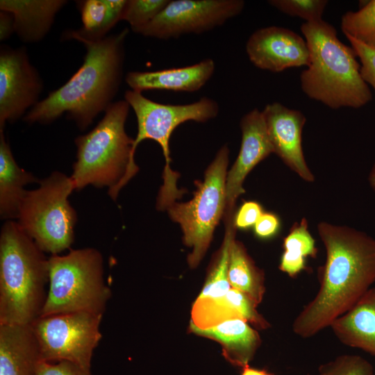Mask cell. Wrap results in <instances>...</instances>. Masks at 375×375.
Listing matches in <instances>:
<instances>
[{"label": "cell", "mask_w": 375, "mask_h": 375, "mask_svg": "<svg viewBox=\"0 0 375 375\" xmlns=\"http://www.w3.org/2000/svg\"><path fill=\"white\" fill-rule=\"evenodd\" d=\"M325 251L319 288L293 321V333L311 338L350 310L375 282V238L354 228L321 222Z\"/></svg>", "instance_id": "6da1fadb"}, {"label": "cell", "mask_w": 375, "mask_h": 375, "mask_svg": "<svg viewBox=\"0 0 375 375\" xmlns=\"http://www.w3.org/2000/svg\"><path fill=\"white\" fill-rule=\"evenodd\" d=\"M127 28L99 40L85 38L76 30L63 33L65 40H76L86 50L81 67L61 87L51 92L29 110L23 119L47 124L63 114L81 129L113 103L123 78Z\"/></svg>", "instance_id": "7a4b0ae2"}, {"label": "cell", "mask_w": 375, "mask_h": 375, "mask_svg": "<svg viewBox=\"0 0 375 375\" xmlns=\"http://www.w3.org/2000/svg\"><path fill=\"white\" fill-rule=\"evenodd\" d=\"M301 31L310 53L309 65L300 76L304 94L332 109L367 104L372 94L361 76L358 56L338 39L335 27L320 19L304 22Z\"/></svg>", "instance_id": "3957f363"}, {"label": "cell", "mask_w": 375, "mask_h": 375, "mask_svg": "<svg viewBox=\"0 0 375 375\" xmlns=\"http://www.w3.org/2000/svg\"><path fill=\"white\" fill-rule=\"evenodd\" d=\"M13 220L0 233V324H32L42 314L49 258Z\"/></svg>", "instance_id": "277c9868"}, {"label": "cell", "mask_w": 375, "mask_h": 375, "mask_svg": "<svg viewBox=\"0 0 375 375\" xmlns=\"http://www.w3.org/2000/svg\"><path fill=\"white\" fill-rule=\"evenodd\" d=\"M129 108L125 100L113 102L92 130L75 139L76 160L70 177L76 190L90 185L107 187L109 196L115 200L138 172L134 140L125 130Z\"/></svg>", "instance_id": "5b68a950"}, {"label": "cell", "mask_w": 375, "mask_h": 375, "mask_svg": "<svg viewBox=\"0 0 375 375\" xmlns=\"http://www.w3.org/2000/svg\"><path fill=\"white\" fill-rule=\"evenodd\" d=\"M111 296L103 258L92 247L49 258V290L41 316L70 312L103 315Z\"/></svg>", "instance_id": "8992f818"}, {"label": "cell", "mask_w": 375, "mask_h": 375, "mask_svg": "<svg viewBox=\"0 0 375 375\" xmlns=\"http://www.w3.org/2000/svg\"><path fill=\"white\" fill-rule=\"evenodd\" d=\"M124 100L133 110L137 118L138 133L133 148L146 139L158 143L165 159L163 184L157 199L158 210L167 209L181 198L183 191L177 188L178 174L171 168L169 139L174 129L188 121L205 122L215 118L219 112V105L212 99L203 97L188 104H164L147 99L142 92L127 90Z\"/></svg>", "instance_id": "52a82bcc"}, {"label": "cell", "mask_w": 375, "mask_h": 375, "mask_svg": "<svg viewBox=\"0 0 375 375\" xmlns=\"http://www.w3.org/2000/svg\"><path fill=\"white\" fill-rule=\"evenodd\" d=\"M27 190L17 223L44 252L58 255L70 249L74 240L77 215L68 197L75 190L70 176L55 171Z\"/></svg>", "instance_id": "ba28073f"}, {"label": "cell", "mask_w": 375, "mask_h": 375, "mask_svg": "<svg viewBox=\"0 0 375 375\" xmlns=\"http://www.w3.org/2000/svg\"><path fill=\"white\" fill-rule=\"evenodd\" d=\"M228 153L226 145L220 148L203 181L196 182L194 197L185 203L175 202L167 209L170 218L181 226L185 244L192 249L188 257L192 268L204 256L215 228L225 213Z\"/></svg>", "instance_id": "9c48e42d"}, {"label": "cell", "mask_w": 375, "mask_h": 375, "mask_svg": "<svg viewBox=\"0 0 375 375\" xmlns=\"http://www.w3.org/2000/svg\"><path fill=\"white\" fill-rule=\"evenodd\" d=\"M102 317L84 312L40 317L31 325L42 361H68L91 369L94 351L102 337Z\"/></svg>", "instance_id": "30bf717a"}, {"label": "cell", "mask_w": 375, "mask_h": 375, "mask_svg": "<svg viewBox=\"0 0 375 375\" xmlns=\"http://www.w3.org/2000/svg\"><path fill=\"white\" fill-rule=\"evenodd\" d=\"M244 5L242 0H169L140 34L168 40L210 31L240 15Z\"/></svg>", "instance_id": "8fae6325"}, {"label": "cell", "mask_w": 375, "mask_h": 375, "mask_svg": "<svg viewBox=\"0 0 375 375\" xmlns=\"http://www.w3.org/2000/svg\"><path fill=\"white\" fill-rule=\"evenodd\" d=\"M43 81L25 48H0V130L25 116L40 101Z\"/></svg>", "instance_id": "7c38bea8"}, {"label": "cell", "mask_w": 375, "mask_h": 375, "mask_svg": "<svg viewBox=\"0 0 375 375\" xmlns=\"http://www.w3.org/2000/svg\"><path fill=\"white\" fill-rule=\"evenodd\" d=\"M246 51L254 66L273 72L308 67L310 63L306 40L290 29L277 26L255 31L247 42Z\"/></svg>", "instance_id": "4fadbf2b"}, {"label": "cell", "mask_w": 375, "mask_h": 375, "mask_svg": "<svg viewBox=\"0 0 375 375\" xmlns=\"http://www.w3.org/2000/svg\"><path fill=\"white\" fill-rule=\"evenodd\" d=\"M240 128V149L226 181V219L233 217L235 201L245 192L243 183L246 176L260 162L274 153L262 111L254 108L245 114L241 119Z\"/></svg>", "instance_id": "5bb4252c"}, {"label": "cell", "mask_w": 375, "mask_h": 375, "mask_svg": "<svg viewBox=\"0 0 375 375\" xmlns=\"http://www.w3.org/2000/svg\"><path fill=\"white\" fill-rule=\"evenodd\" d=\"M262 112L274 153L303 181L313 182L302 149L304 115L278 102L267 104Z\"/></svg>", "instance_id": "9a60e30c"}, {"label": "cell", "mask_w": 375, "mask_h": 375, "mask_svg": "<svg viewBox=\"0 0 375 375\" xmlns=\"http://www.w3.org/2000/svg\"><path fill=\"white\" fill-rule=\"evenodd\" d=\"M256 307L247 294L231 288L221 297L197 299L192 305L190 323L199 328H208L228 320L240 319L258 329L269 328L270 324Z\"/></svg>", "instance_id": "2e32d148"}, {"label": "cell", "mask_w": 375, "mask_h": 375, "mask_svg": "<svg viewBox=\"0 0 375 375\" xmlns=\"http://www.w3.org/2000/svg\"><path fill=\"white\" fill-rule=\"evenodd\" d=\"M215 63L206 58L194 65L152 72L133 71L125 80L132 90L142 92L150 90L194 92L199 90L212 76Z\"/></svg>", "instance_id": "e0dca14e"}, {"label": "cell", "mask_w": 375, "mask_h": 375, "mask_svg": "<svg viewBox=\"0 0 375 375\" xmlns=\"http://www.w3.org/2000/svg\"><path fill=\"white\" fill-rule=\"evenodd\" d=\"M42 361L31 324H0V375H36Z\"/></svg>", "instance_id": "ac0fdd59"}, {"label": "cell", "mask_w": 375, "mask_h": 375, "mask_svg": "<svg viewBox=\"0 0 375 375\" xmlns=\"http://www.w3.org/2000/svg\"><path fill=\"white\" fill-rule=\"evenodd\" d=\"M343 344L375 358V287H372L347 312L330 326Z\"/></svg>", "instance_id": "d6986e66"}, {"label": "cell", "mask_w": 375, "mask_h": 375, "mask_svg": "<svg viewBox=\"0 0 375 375\" xmlns=\"http://www.w3.org/2000/svg\"><path fill=\"white\" fill-rule=\"evenodd\" d=\"M190 330L219 342L224 358L240 368L249 364L261 343L257 331L240 319L228 320L208 328H199L190 323Z\"/></svg>", "instance_id": "ffe728a7"}, {"label": "cell", "mask_w": 375, "mask_h": 375, "mask_svg": "<svg viewBox=\"0 0 375 375\" xmlns=\"http://www.w3.org/2000/svg\"><path fill=\"white\" fill-rule=\"evenodd\" d=\"M64 0H1L0 10L12 14L15 33L26 43L42 40L50 31Z\"/></svg>", "instance_id": "44dd1931"}, {"label": "cell", "mask_w": 375, "mask_h": 375, "mask_svg": "<svg viewBox=\"0 0 375 375\" xmlns=\"http://www.w3.org/2000/svg\"><path fill=\"white\" fill-rule=\"evenodd\" d=\"M38 182L31 173L19 167L3 130H0V215L3 219H17L19 208L27 190L24 186Z\"/></svg>", "instance_id": "7402d4cb"}, {"label": "cell", "mask_w": 375, "mask_h": 375, "mask_svg": "<svg viewBox=\"0 0 375 375\" xmlns=\"http://www.w3.org/2000/svg\"><path fill=\"white\" fill-rule=\"evenodd\" d=\"M228 278L232 288L247 294L256 306L261 303L265 292L264 272L235 238L230 247Z\"/></svg>", "instance_id": "603a6c76"}, {"label": "cell", "mask_w": 375, "mask_h": 375, "mask_svg": "<svg viewBox=\"0 0 375 375\" xmlns=\"http://www.w3.org/2000/svg\"><path fill=\"white\" fill-rule=\"evenodd\" d=\"M127 0H85L79 1L83 27L76 30L92 40L107 36L108 33L122 20Z\"/></svg>", "instance_id": "cb8c5ba5"}, {"label": "cell", "mask_w": 375, "mask_h": 375, "mask_svg": "<svg viewBox=\"0 0 375 375\" xmlns=\"http://www.w3.org/2000/svg\"><path fill=\"white\" fill-rule=\"evenodd\" d=\"M307 219L303 217L295 222L283 238V252L278 268L290 277L294 278L307 269L306 258H315L318 249L315 240L308 230Z\"/></svg>", "instance_id": "d4e9b609"}, {"label": "cell", "mask_w": 375, "mask_h": 375, "mask_svg": "<svg viewBox=\"0 0 375 375\" xmlns=\"http://www.w3.org/2000/svg\"><path fill=\"white\" fill-rule=\"evenodd\" d=\"M233 219L226 220L223 243L215 257L205 284L197 299L221 297L231 288L228 278V268L230 247L235 238V228L233 226Z\"/></svg>", "instance_id": "484cf974"}, {"label": "cell", "mask_w": 375, "mask_h": 375, "mask_svg": "<svg viewBox=\"0 0 375 375\" xmlns=\"http://www.w3.org/2000/svg\"><path fill=\"white\" fill-rule=\"evenodd\" d=\"M341 28L346 37L375 47V0L367 1L357 11L344 13Z\"/></svg>", "instance_id": "4316f807"}, {"label": "cell", "mask_w": 375, "mask_h": 375, "mask_svg": "<svg viewBox=\"0 0 375 375\" xmlns=\"http://www.w3.org/2000/svg\"><path fill=\"white\" fill-rule=\"evenodd\" d=\"M169 0H127L123 19L131 30L139 33L168 4Z\"/></svg>", "instance_id": "83f0119b"}, {"label": "cell", "mask_w": 375, "mask_h": 375, "mask_svg": "<svg viewBox=\"0 0 375 375\" xmlns=\"http://www.w3.org/2000/svg\"><path fill=\"white\" fill-rule=\"evenodd\" d=\"M374 372L373 365L365 358L356 354H342L321 365L315 375H374Z\"/></svg>", "instance_id": "f1b7e54d"}, {"label": "cell", "mask_w": 375, "mask_h": 375, "mask_svg": "<svg viewBox=\"0 0 375 375\" xmlns=\"http://www.w3.org/2000/svg\"><path fill=\"white\" fill-rule=\"evenodd\" d=\"M268 3L286 15L298 17L305 22L322 19V15L328 4L326 0H270Z\"/></svg>", "instance_id": "f546056e"}, {"label": "cell", "mask_w": 375, "mask_h": 375, "mask_svg": "<svg viewBox=\"0 0 375 375\" xmlns=\"http://www.w3.org/2000/svg\"><path fill=\"white\" fill-rule=\"evenodd\" d=\"M347 38L360 58V74L363 80L367 85H371L375 91V47L366 45L351 37Z\"/></svg>", "instance_id": "4dcf8cb0"}, {"label": "cell", "mask_w": 375, "mask_h": 375, "mask_svg": "<svg viewBox=\"0 0 375 375\" xmlns=\"http://www.w3.org/2000/svg\"><path fill=\"white\" fill-rule=\"evenodd\" d=\"M263 212L262 206L257 201H245L233 217V226L240 230H247L253 227Z\"/></svg>", "instance_id": "1f68e13d"}, {"label": "cell", "mask_w": 375, "mask_h": 375, "mask_svg": "<svg viewBox=\"0 0 375 375\" xmlns=\"http://www.w3.org/2000/svg\"><path fill=\"white\" fill-rule=\"evenodd\" d=\"M36 375H93L90 369L68 361H42Z\"/></svg>", "instance_id": "d6a6232c"}, {"label": "cell", "mask_w": 375, "mask_h": 375, "mask_svg": "<svg viewBox=\"0 0 375 375\" xmlns=\"http://www.w3.org/2000/svg\"><path fill=\"white\" fill-rule=\"evenodd\" d=\"M281 227V219L276 214L264 212L253 228L254 235L257 238L268 240L276 236L280 232Z\"/></svg>", "instance_id": "836d02e7"}, {"label": "cell", "mask_w": 375, "mask_h": 375, "mask_svg": "<svg viewBox=\"0 0 375 375\" xmlns=\"http://www.w3.org/2000/svg\"><path fill=\"white\" fill-rule=\"evenodd\" d=\"M15 33V21L12 14L10 12H0V40L8 39Z\"/></svg>", "instance_id": "e575fe53"}, {"label": "cell", "mask_w": 375, "mask_h": 375, "mask_svg": "<svg viewBox=\"0 0 375 375\" xmlns=\"http://www.w3.org/2000/svg\"><path fill=\"white\" fill-rule=\"evenodd\" d=\"M241 369L240 375H274V373L268 371L267 369L252 367L249 364L244 365Z\"/></svg>", "instance_id": "d590c367"}, {"label": "cell", "mask_w": 375, "mask_h": 375, "mask_svg": "<svg viewBox=\"0 0 375 375\" xmlns=\"http://www.w3.org/2000/svg\"><path fill=\"white\" fill-rule=\"evenodd\" d=\"M370 187L375 191V163L372 166L368 176Z\"/></svg>", "instance_id": "8d00e7d4"}, {"label": "cell", "mask_w": 375, "mask_h": 375, "mask_svg": "<svg viewBox=\"0 0 375 375\" xmlns=\"http://www.w3.org/2000/svg\"><path fill=\"white\" fill-rule=\"evenodd\" d=\"M374 375H375V372H374Z\"/></svg>", "instance_id": "74e56055"}]
</instances>
